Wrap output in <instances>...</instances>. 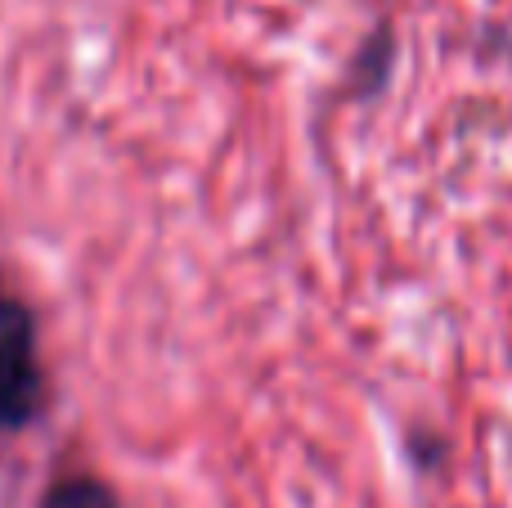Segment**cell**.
Instances as JSON below:
<instances>
[{"mask_svg":"<svg viewBox=\"0 0 512 508\" xmlns=\"http://www.w3.org/2000/svg\"><path fill=\"white\" fill-rule=\"evenodd\" d=\"M45 508H113V495H108L99 482H86V477H77V482L54 486L50 500H45Z\"/></svg>","mask_w":512,"mask_h":508,"instance_id":"2","label":"cell"},{"mask_svg":"<svg viewBox=\"0 0 512 508\" xmlns=\"http://www.w3.org/2000/svg\"><path fill=\"white\" fill-rule=\"evenodd\" d=\"M41 374H36V333L32 315L18 302H0V428L32 419Z\"/></svg>","mask_w":512,"mask_h":508,"instance_id":"1","label":"cell"}]
</instances>
